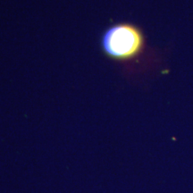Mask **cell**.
Wrapping results in <instances>:
<instances>
[{
	"label": "cell",
	"instance_id": "cell-1",
	"mask_svg": "<svg viewBox=\"0 0 193 193\" xmlns=\"http://www.w3.org/2000/svg\"><path fill=\"white\" fill-rule=\"evenodd\" d=\"M144 45L140 30L129 23H121L108 28L101 38L103 52L110 58L129 60L138 56Z\"/></svg>",
	"mask_w": 193,
	"mask_h": 193
}]
</instances>
